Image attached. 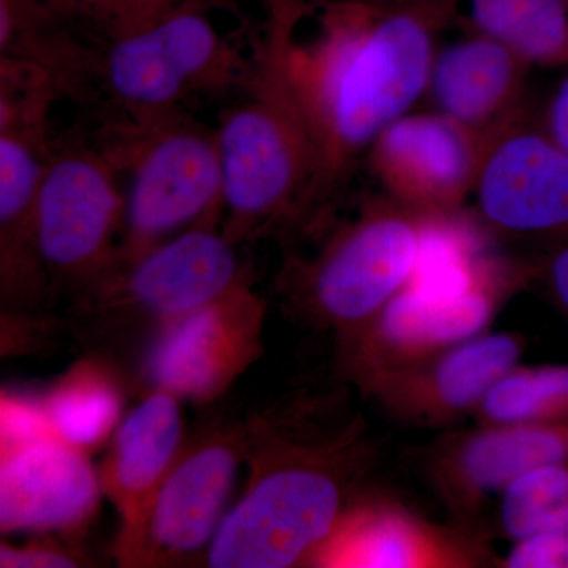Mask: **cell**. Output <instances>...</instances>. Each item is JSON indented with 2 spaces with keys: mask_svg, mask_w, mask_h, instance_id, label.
<instances>
[{
  "mask_svg": "<svg viewBox=\"0 0 568 568\" xmlns=\"http://www.w3.org/2000/svg\"><path fill=\"white\" fill-rule=\"evenodd\" d=\"M457 9L335 0L312 43L293 36L301 9L274 11L263 48L316 142L323 226L376 138L426 95L437 33Z\"/></svg>",
  "mask_w": 568,
  "mask_h": 568,
  "instance_id": "1",
  "label": "cell"
},
{
  "mask_svg": "<svg viewBox=\"0 0 568 568\" xmlns=\"http://www.w3.org/2000/svg\"><path fill=\"white\" fill-rule=\"evenodd\" d=\"M250 478L209 548L212 568L306 567L364 491L369 425L345 390L293 392L245 422Z\"/></svg>",
  "mask_w": 568,
  "mask_h": 568,
  "instance_id": "2",
  "label": "cell"
},
{
  "mask_svg": "<svg viewBox=\"0 0 568 568\" xmlns=\"http://www.w3.org/2000/svg\"><path fill=\"white\" fill-rule=\"evenodd\" d=\"M257 69L209 17L203 0H182L144 24L114 33L80 31L61 93L102 108L106 125L181 114L190 99L246 89Z\"/></svg>",
  "mask_w": 568,
  "mask_h": 568,
  "instance_id": "3",
  "label": "cell"
},
{
  "mask_svg": "<svg viewBox=\"0 0 568 568\" xmlns=\"http://www.w3.org/2000/svg\"><path fill=\"white\" fill-rule=\"evenodd\" d=\"M246 92L215 130L222 233L241 245L263 235L323 230L320 152L263 47Z\"/></svg>",
  "mask_w": 568,
  "mask_h": 568,
  "instance_id": "4",
  "label": "cell"
},
{
  "mask_svg": "<svg viewBox=\"0 0 568 568\" xmlns=\"http://www.w3.org/2000/svg\"><path fill=\"white\" fill-rule=\"evenodd\" d=\"M428 215L386 194L368 201L313 256L286 265L278 282L283 308L336 338L361 327L413 280Z\"/></svg>",
  "mask_w": 568,
  "mask_h": 568,
  "instance_id": "5",
  "label": "cell"
},
{
  "mask_svg": "<svg viewBox=\"0 0 568 568\" xmlns=\"http://www.w3.org/2000/svg\"><path fill=\"white\" fill-rule=\"evenodd\" d=\"M103 140L99 148L115 168H126L132 181L115 260H134L183 227L215 226L222 216L215 132L175 114L106 125Z\"/></svg>",
  "mask_w": 568,
  "mask_h": 568,
  "instance_id": "6",
  "label": "cell"
},
{
  "mask_svg": "<svg viewBox=\"0 0 568 568\" xmlns=\"http://www.w3.org/2000/svg\"><path fill=\"white\" fill-rule=\"evenodd\" d=\"M235 248L222 230L196 226L134 260H114L77 298L74 323L102 338L133 324L152 339L164 325L245 282Z\"/></svg>",
  "mask_w": 568,
  "mask_h": 568,
  "instance_id": "7",
  "label": "cell"
},
{
  "mask_svg": "<svg viewBox=\"0 0 568 568\" xmlns=\"http://www.w3.org/2000/svg\"><path fill=\"white\" fill-rule=\"evenodd\" d=\"M537 272L532 265L500 260L485 278L466 290L433 293L407 284L372 320L338 336L335 364L339 383L362 394L388 373L484 334L507 298Z\"/></svg>",
  "mask_w": 568,
  "mask_h": 568,
  "instance_id": "8",
  "label": "cell"
},
{
  "mask_svg": "<svg viewBox=\"0 0 568 568\" xmlns=\"http://www.w3.org/2000/svg\"><path fill=\"white\" fill-rule=\"evenodd\" d=\"M115 170L99 145L52 141L36 215L48 291L78 298L114 263L125 209Z\"/></svg>",
  "mask_w": 568,
  "mask_h": 568,
  "instance_id": "9",
  "label": "cell"
},
{
  "mask_svg": "<svg viewBox=\"0 0 568 568\" xmlns=\"http://www.w3.org/2000/svg\"><path fill=\"white\" fill-rule=\"evenodd\" d=\"M245 455V422H219L185 440L141 528L125 544L115 545L119 562L171 567L200 555L205 560Z\"/></svg>",
  "mask_w": 568,
  "mask_h": 568,
  "instance_id": "10",
  "label": "cell"
},
{
  "mask_svg": "<svg viewBox=\"0 0 568 568\" xmlns=\"http://www.w3.org/2000/svg\"><path fill=\"white\" fill-rule=\"evenodd\" d=\"M567 462L568 422L446 429L417 454L418 470L450 521L484 534L493 499L500 503L530 470Z\"/></svg>",
  "mask_w": 568,
  "mask_h": 568,
  "instance_id": "11",
  "label": "cell"
},
{
  "mask_svg": "<svg viewBox=\"0 0 568 568\" xmlns=\"http://www.w3.org/2000/svg\"><path fill=\"white\" fill-rule=\"evenodd\" d=\"M265 313L264 298L245 280L178 317L145 347V383L182 402H215L263 354Z\"/></svg>",
  "mask_w": 568,
  "mask_h": 568,
  "instance_id": "12",
  "label": "cell"
},
{
  "mask_svg": "<svg viewBox=\"0 0 568 568\" xmlns=\"http://www.w3.org/2000/svg\"><path fill=\"white\" fill-rule=\"evenodd\" d=\"M488 534L437 525L384 493L362 491L306 567H499Z\"/></svg>",
  "mask_w": 568,
  "mask_h": 568,
  "instance_id": "13",
  "label": "cell"
},
{
  "mask_svg": "<svg viewBox=\"0 0 568 568\" xmlns=\"http://www.w3.org/2000/svg\"><path fill=\"white\" fill-rule=\"evenodd\" d=\"M496 138L439 111L406 112L373 142L366 162L396 203L429 215L462 211Z\"/></svg>",
  "mask_w": 568,
  "mask_h": 568,
  "instance_id": "14",
  "label": "cell"
},
{
  "mask_svg": "<svg viewBox=\"0 0 568 568\" xmlns=\"http://www.w3.org/2000/svg\"><path fill=\"white\" fill-rule=\"evenodd\" d=\"M525 339L484 332L416 365L379 377L362 392L398 425L450 429L473 417L489 388L518 365Z\"/></svg>",
  "mask_w": 568,
  "mask_h": 568,
  "instance_id": "15",
  "label": "cell"
},
{
  "mask_svg": "<svg viewBox=\"0 0 568 568\" xmlns=\"http://www.w3.org/2000/svg\"><path fill=\"white\" fill-rule=\"evenodd\" d=\"M88 452L48 435L0 450V530L77 536L103 489Z\"/></svg>",
  "mask_w": 568,
  "mask_h": 568,
  "instance_id": "16",
  "label": "cell"
},
{
  "mask_svg": "<svg viewBox=\"0 0 568 568\" xmlns=\"http://www.w3.org/2000/svg\"><path fill=\"white\" fill-rule=\"evenodd\" d=\"M473 194L499 233L568 235V153L525 121L489 145Z\"/></svg>",
  "mask_w": 568,
  "mask_h": 568,
  "instance_id": "17",
  "label": "cell"
},
{
  "mask_svg": "<svg viewBox=\"0 0 568 568\" xmlns=\"http://www.w3.org/2000/svg\"><path fill=\"white\" fill-rule=\"evenodd\" d=\"M51 149L48 119L0 118V294L7 312L32 313L48 295L36 215Z\"/></svg>",
  "mask_w": 568,
  "mask_h": 568,
  "instance_id": "18",
  "label": "cell"
},
{
  "mask_svg": "<svg viewBox=\"0 0 568 568\" xmlns=\"http://www.w3.org/2000/svg\"><path fill=\"white\" fill-rule=\"evenodd\" d=\"M532 67L481 33L436 51L426 95L474 132L497 138L525 121L526 78Z\"/></svg>",
  "mask_w": 568,
  "mask_h": 568,
  "instance_id": "19",
  "label": "cell"
},
{
  "mask_svg": "<svg viewBox=\"0 0 568 568\" xmlns=\"http://www.w3.org/2000/svg\"><path fill=\"white\" fill-rule=\"evenodd\" d=\"M181 402L170 392L151 388L111 437L99 476L103 495L121 518L115 545L125 544L141 528L153 497L181 454L185 444Z\"/></svg>",
  "mask_w": 568,
  "mask_h": 568,
  "instance_id": "20",
  "label": "cell"
},
{
  "mask_svg": "<svg viewBox=\"0 0 568 568\" xmlns=\"http://www.w3.org/2000/svg\"><path fill=\"white\" fill-rule=\"evenodd\" d=\"M55 436L91 454L122 420L121 376L108 358H81L41 396Z\"/></svg>",
  "mask_w": 568,
  "mask_h": 568,
  "instance_id": "21",
  "label": "cell"
},
{
  "mask_svg": "<svg viewBox=\"0 0 568 568\" xmlns=\"http://www.w3.org/2000/svg\"><path fill=\"white\" fill-rule=\"evenodd\" d=\"M469 21L530 67L568 70V0H469Z\"/></svg>",
  "mask_w": 568,
  "mask_h": 568,
  "instance_id": "22",
  "label": "cell"
},
{
  "mask_svg": "<svg viewBox=\"0 0 568 568\" xmlns=\"http://www.w3.org/2000/svg\"><path fill=\"white\" fill-rule=\"evenodd\" d=\"M480 425L568 422V366H519L489 388L473 416Z\"/></svg>",
  "mask_w": 568,
  "mask_h": 568,
  "instance_id": "23",
  "label": "cell"
},
{
  "mask_svg": "<svg viewBox=\"0 0 568 568\" xmlns=\"http://www.w3.org/2000/svg\"><path fill=\"white\" fill-rule=\"evenodd\" d=\"M499 526L511 540L568 534V462L538 467L511 484L500 497Z\"/></svg>",
  "mask_w": 568,
  "mask_h": 568,
  "instance_id": "24",
  "label": "cell"
},
{
  "mask_svg": "<svg viewBox=\"0 0 568 568\" xmlns=\"http://www.w3.org/2000/svg\"><path fill=\"white\" fill-rule=\"evenodd\" d=\"M182 0H44L67 24L92 33H114L144 24Z\"/></svg>",
  "mask_w": 568,
  "mask_h": 568,
  "instance_id": "25",
  "label": "cell"
},
{
  "mask_svg": "<svg viewBox=\"0 0 568 568\" xmlns=\"http://www.w3.org/2000/svg\"><path fill=\"white\" fill-rule=\"evenodd\" d=\"M88 556L82 555L73 541L52 537H40L24 545H0V567L3 568H69L88 566Z\"/></svg>",
  "mask_w": 568,
  "mask_h": 568,
  "instance_id": "26",
  "label": "cell"
},
{
  "mask_svg": "<svg viewBox=\"0 0 568 568\" xmlns=\"http://www.w3.org/2000/svg\"><path fill=\"white\" fill-rule=\"evenodd\" d=\"M2 425H0V447L11 448L31 443L39 437L54 435L41 398L2 394Z\"/></svg>",
  "mask_w": 568,
  "mask_h": 568,
  "instance_id": "27",
  "label": "cell"
},
{
  "mask_svg": "<svg viewBox=\"0 0 568 568\" xmlns=\"http://www.w3.org/2000/svg\"><path fill=\"white\" fill-rule=\"evenodd\" d=\"M504 568H568V534H538L515 540Z\"/></svg>",
  "mask_w": 568,
  "mask_h": 568,
  "instance_id": "28",
  "label": "cell"
},
{
  "mask_svg": "<svg viewBox=\"0 0 568 568\" xmlns=\"http://www.w3.org/2000/svg\"><path fill=\"white\" fill-rule=\"evenodd\" d=\"M541 130L568 153V71L549 100Z\"/></svg>",
  "mask_w": 568,
  "mask_h": 568,
  "instance_id": "29",
  "label": "cell"
},
{
  "mask_svg": "<svg viewBox=\"0 0 568 568\" xmlns=\"http://www.w3.org/2000/svg\"><path fill=\"white\" fill-rule=\"evenodd\" d=\"M541 272L547 276L552 294L568 313V235H564V241L549 254Z\"/></svg>",
  "mask_w": 568,
  "mask_h": 568,
  "instance_id": "30",
  "label": "cell"
},
{
  "mask_svg": "<svg viewBox=\"0 0 568 568\" xmlns=\"http://www.w3.org/2000/svg\"><path fill=\"white\" fill-rule=\"evenodd\" d=\"M355 2L372 3L379 7H416L426 6V3H454L459 6L462 0H355Z\"/></svg>",
  "mask_w": 568,
  "mask_h": 568,
  "instance_id": "31",
  "label": "cell"
},
{
  "mask_svg": "<svg viewBox=\"0 0 568 568\" xmlns=\"http://www.w3.org/2000/svg\"><path fill=\"white\" fill-rule=\"evenodd\" d=\"M272 9H282V7L291 6V3H298L301 0H267Z\"/></svg>",
  "mask_w": 568,
  "mask_h": 568,
  "instance_id": "32",
  "label": "cell"
}]
</instances>
